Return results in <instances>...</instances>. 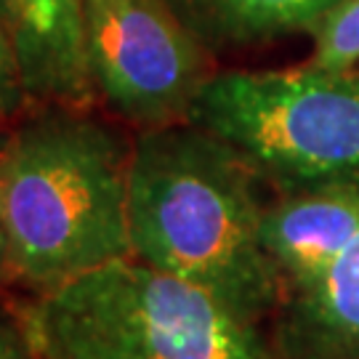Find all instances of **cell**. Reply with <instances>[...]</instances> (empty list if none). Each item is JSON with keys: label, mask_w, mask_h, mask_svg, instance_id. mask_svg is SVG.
Segmentation results:
<instances>
[{"label": "cell", "mask_w": 359, "mask_h": 359, "mask_svg": "<svg viewBox=\"0 0 359 359\" xmlns=\"http://www.w3.org/2000/svg\"><path fill=\"white\" fill-rule=\"evenodd\" d=\"M357 187L290 192L266 205L261 240L285 285V298L320 283L357 237Z\"/></svg>", "instance_id": "cell-6"}, {"label": "cell", "mask_w": 359, "mask_h": 359, "mask_svg": "<svg viewBox=\"0 0 359 359\" xmlns=\"http://www.w3.org/2000/svg\"><path fill=\"white\" fill-rule=\"evenodd\" d=\"M311 65L333 72L359 67V0H344L314 32Z\"/></svg>", "instance_id": "cell-10"}, {"label": "cell", "mask_w": 359, "mask_h": 359, "mask_svg": "<svg viewBox=\"0 0 359 359\" xmlns=\"http://www.w3.org/2000/svg\"><path fill=\"white\" fill-rule=\"evenodd\" d=\"M261 184L243 154L194 123L139 130L128 168L130 256L261 325L285 301L261 240Z\"/></svg>", "instance_id": "cell-1"}, {"label": "cell", "mask_w": 359, "mask_h": 359, "mask_svg": "<svg viewBox=\"0 0 359 359\" xmlns=\"http://www.w3.org/2000/svg\"><path fill=\"white\" fill-rule=\"evenodd\" d=\"M86 51L96 99L142 130L189 123L213 75L165 0H86Z\"/></svg>", "instance_id": "cell-5"}, {"label": "cell", "mask_w": 359, "mask_h": 359, "mask_svg": "<svg viewBox=\"0 0 359 359\" xmlns=\"http://www.w3.org/2000/svg\"><path fill=\"white\" fill-rule=\"evenodd\" d=\"M208 53L317 32L344 0H165Z\"/></svg>", "instance_id": "cell-9"}, {"label": "cell", "mask_w": 359, "mask_h": 359, "mask_svg": "<svg viewBox=\"0 0 359 359\" xmlns=\"http://www.w3.org/2000/svg\"><path fill=\"white\" fill-rule=\"evenodd\" d=\"M27 102H29V96H27L25 80H22V67H19L13 35L6 19L0 16V123L6 117L16 115Z\"/></svg>", "instance_id": "cell-11"}, {"label": "cell", "mask_w": 359, "mask_h": 359, "mask_svg": "<svg viewBox=\"0 0 359 359\" xmlns=\"http://www.w3.org/2000/svg\"><path fill=\"white\" fill-rule=\"evenodd\" d=\"M0 16L6 19V25H8V16H11V0H0ZM11 29V27H8Z\"/></svg>", "instance_id": "cell-14"}, {"label": "cell", "mask_w": 359, "mask_h": 359, "mask_svg": "<svg viewBox=\"0 0 359 359\" xmlns=\"http://www.w3.org/2000/svg\"><path fill=\"white\" fill-rule=\"evenodd\" d=\"M8 142V130L0 126V160H3V149ZM11 283V271H8V248H6V231H3V221H0V285Z\"/></svg>", "instance_id": "cell-13"}, {"label": "cell", "mask_w": 359, "mask_h": 359, "mask_svg": "<svg viewBox=\"0 0 359 359\" xmlns=\"http://www.w3.org/2000/svg\"><path fill=\"white\" fill-rule=\"evenodd\" d=\"M8 27L29 102L72 109L96 102L86 51V0H11Z\"/></svg>", "instance_id": "cell-7"}, {"label": "cell", "mask_w": 359, "mask_h": 359, "mask_svg": "<svg viewBox=\"0 0 359 359\" xmlns=\"http://www.w3.org/2000/svg\"><path fill=\"white\" fill-rule=\"evenodd\" d=\"M130 144L72 107H46L8 130L0 221L11 280L46 293L130 256Z\"/></svg>", "instance_id": "cell-2"}, {"label": "cell", "mask_w": 359, "mask_h": 359, "mask_svg": "<svg viewBox=\"0 0 359 359\" xmlns=\"http://www.w3.org/2000/svg\"><path fill=\"white\" fill-rule=\"evenodd\" d=\"M22 320L38 359H277L261 325L133 256L38 293Z\"/></svg>", "instance_id": "cell-3"}, {"label": "cell", "mask_w": 359, "mask_h": 359, "mask_svg": "<svg viewBox=\"0 0 359 359\" xmlns=\"http://www.w3.org/2000/svg\"><path fill=\"white\" fill-rule=\"evenodd\" d=\"M0 359H38L22 311L13 314L6 306H0Z\"/></svg>", "instance_id": "cell-12"}, {"label": "cell", "mask_w": 359, "mask_h": 359, "mask_svg": "<svg viewBox=\"0 0 359 359\" xmlns=\"http://www.w3.org/2000/svg\"><path fill=\"white\" fill-rule=\"evenodd\" d=\"M271 346L277 359H359V231L320 283L285 298Z\"/></svg>", "instance_id": "cell-8"}, {"label": "cell", "mask_w": 359, "mask_h": 359, "mask_svg": "<svg viewBox=\"0 0 359 359\" xmlns=\"http://www.w3.org/2000/svg\"><path fill=\"white\" fill-rule=\"evenodd\" d=\"M189 123L237 149L280 194L359 189V72L314 65L216 72Z\"/></svg>", "instance_id": "cell-4"}]
</instances>
